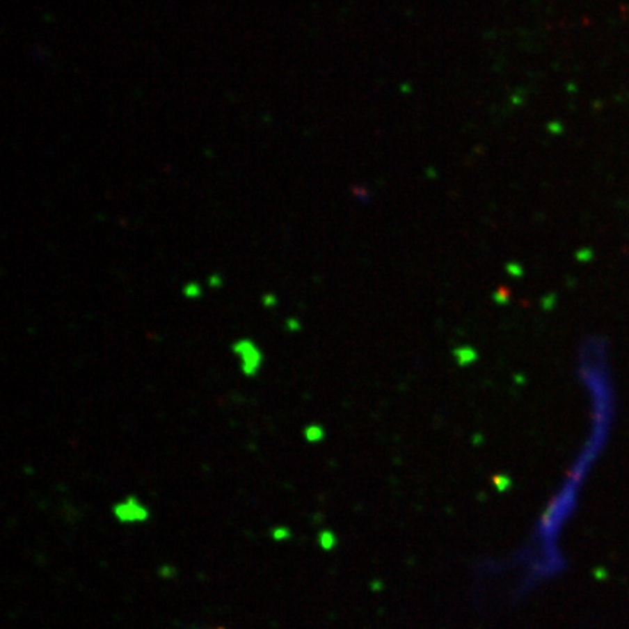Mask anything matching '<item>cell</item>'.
Instances as JSON below:
<instances>
[{
    "instance_id": "6da1fadb",
    "label": "cell",
    "mask_w": 629,
    "mask_h": 629,
    "mask_svg": "<svg viewBox=\"0 0 629 629\" xmlns=\"http://www.w3.org/2000/svg\"><path fill=\"white\" fill-rule=\"evenodd\" d=\"M232 351L239 357L241 370L246 377H254L258 374L264 361V354L253 340L241 338L234 341Z\"/></svg>"
},
{
    "instance_id": "7a4b0ae2",
    "label": "cell",
    "mask_w": 629,
    "mask_h": 629,
    "mask_svg": "<svg viewBox=\"0 0 629 629\" xmlns=\"http://www.w3.org/2000/svg\"><path fill=\"white\" fill-rule=\"evenodd\" d=\"M114 516L121 523H141L149 518V510L138 498L130 495L114 506Z\"/></svg>"
},
{
    "instance_id": "3957f363",
    "label": "cell",
    "mask_w": 629,
    "mask_h": 629,
    "mask_svg": "<svg viewBox=\"0 0 629 629\" xmlns=\"http://www.w3.org/2000/svg\"><path fill=\"white\" fill-rule=\"evenodd\" d=\"M182 293H184V296H185L186 298H198V297H201V294H202L201 286L198 285V282H196V281H191V282H188V285H185Z\"/></svg>"
},
{
    "instance_id": "277c9868",
    "label": "cell",
    "mask_w": 629,
    "mask_h": 629,
    "mask_svg": "<svg viewBox=\"0 0 629 629\" xmlns=\"http://www.w3.org/2000/svg\"><path fill=\"white\" fill-rule=\"evenodd\" d=\"M322 437V430L319 427H309L306 429V438L309 442H318V440Z\"/></svg>"
},
{
    "instance_id": "5b68a950",
    "label": "cell",
    "mask_w": 629,
    "mask_h": 629,
    "mask_svg": "<svg viewBox=\"0 0 629 629\" xmlns=\"http://www.w3.org/2000/svg\"><path fill=\"white\" fill-rule=\"evenodd\" d=\"M261 302L264 305V308H274L277 305V296L274 293H264Z\"/></svg>"
},
{
    "instance_id": "8992f818",
    "label": "cell",
    "mask_w": 629,
    "mask_h": 629,
    "mask_svg": "<svg viewBox=\"0 0 629 629\" xmlns=\"http://www.w3.org/2000/svg\"><path fill=\"white\" fill-rule=\"evenodd\" d=\"M209 285H210V287H213V289L222 287V285H223L222 277H220V276H210V278H209Z\"/></svg>"
},
{
    "instance_id": "52a82bcc",
    "label": "cell",
    "mask_w": 629,
    "mask_h": 629,
    "mask_svg": "<svg viewBox=\"0 0 629 629\" xmlns=\"http://www.w3.org/2000/svg\"><path fill=\"white\" fill-rule=\"evenodd\" d=\"M273 536H274L276 539H285V538L289 536V532H287L285 527H277V529L273 532Z\"/></svg>"
},
{
    "instance_id": "ba28073f",
    "label": "cell",
    "mask_w": 629,
    "mask_h": 629,
    "mask_svg": "<svg viewBox=\"0 0 629 629\" xmlns=\"http://www.w3.org/2000/svg\"><path fill=\"white\" fill-rule=\"evenodd\" d=\"M286 326H287L289 331H297V329L301 328V325H298V322L296 319H287Z\"/></svg>"
},
{
    "instance_id": "9c48e42d",
    "label": "cell",
    "mask_w": 629,
    "mask_h": 629,
    "mask_svg": "<svg viewBox=\"0 0 629 629\" xmlns=\"http://www.w3.org/2000/svg\"><path fill=\"white\" fill-rule=\"evenodd\" d=\"M321 541H322V546L324 548H329L331 546V541H333V538H331V534H322V538H321Z\"/></svg>"
}]
</instances>
